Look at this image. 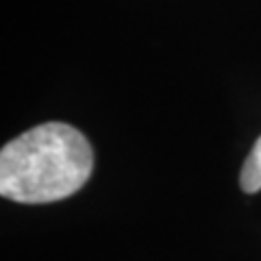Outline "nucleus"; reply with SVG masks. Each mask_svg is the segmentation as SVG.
Returning <instances> with one entry per match:
<instances>
[{
  "instance_id": "f257e3e1",
  "label": "nucleus",
  "mask_w": 261,
  "mask_h": 261,
  "mask_svg": "<svg viewBox=\"0 0 261 261\" xmlns=\"http://www.w3.org/2000/svg\"><path fill=\"white\" fill-rule=\"evenodd\" d=\"M94 170V150L79 128L46 122L0 152V194L24 205L57 202L76 194Z\"/></svg>"
},
{
  "instance_id": "f03ea898",
  "label": "nucleus",
  "mask_w": 261,
  "mask_h": 261,
  "mask_svg": "<svg viewBox=\"0 0 261 261\" xmlns=\"http://www.w3.org/2000/svg\"><path fill=\"white\" fill-rule=\"evenodd\" d=\"M240 187L246 194H255L261 190V137L255 142L246 163L240 174Z\"/></svg>"
}]
</instances>
